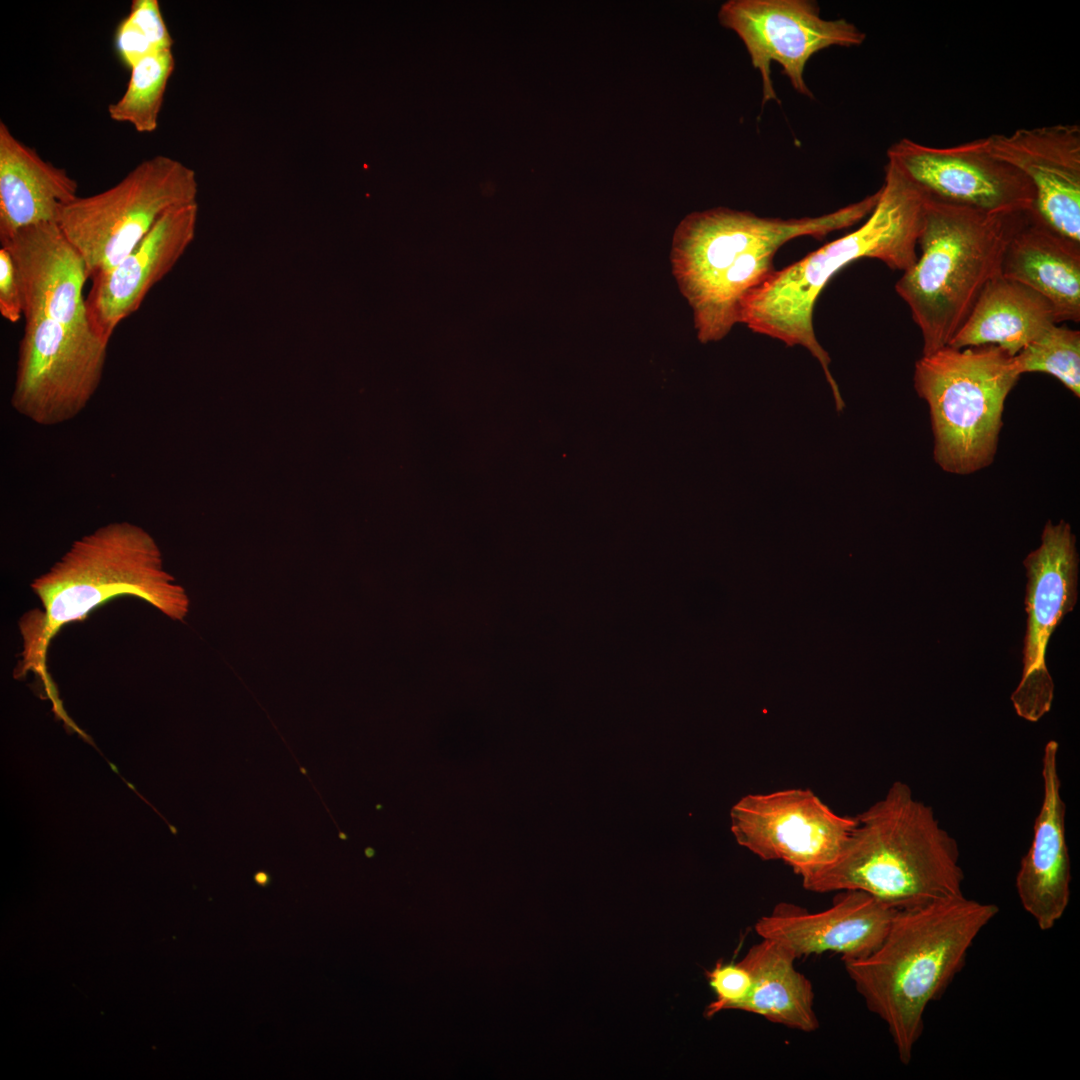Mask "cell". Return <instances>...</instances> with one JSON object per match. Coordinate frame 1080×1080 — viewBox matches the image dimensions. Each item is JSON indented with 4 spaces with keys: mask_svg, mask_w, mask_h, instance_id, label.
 I'll return each instance as SVG.
<instances>
[{
    "mask_svg": "<svg viewBox=\"0 0 1080 1080\" xmlns=\"http://www.w3.org/2000/svg\"><path fill=\"white\" fill-rule=\"evenodd\" d=\"M879 193L815 217H760L726 207L688 214L675 230L671 262L698 339L718 341L740 323L746 299L775 271L781 246L853 226L872 212Z\"/></svg>",
    "mask_w": 1080,
    "mask_h": 1080,
    "instance_id": "1",
    "label": "cell"
},
{
    "mask_svg": "<svg viewBox=\"0 0 1080 1080\" xmlns=\"http://www.w3.org/2000/svg\"><path fill=\"white\" fill-rule=\"evenodd\" d=\"M998 911L964 894L898 909L873 952L842 960L866 1007L885 1023L901 1063L911 1062L928 1005L964 967Z\"/></svg>",
    "mask_w": 1080,
    "mask_h": 1080,
    "instance_id": "2",
    "label": "cell"
},
{
    "mask_svg": "<svg viewBox=\"0 0 1080 1080\" xmlns=\"http://www.w3.org/2000/svg\"><path fill=\"white\" fill-rule=\"evenodd\" d=\"M879 192L874 209L858 229L775 270L749 295L741 312L740 323L752 331L788 346H803L819 361L837 411L845 405L829 370L830 357L813 327L814 306L821 291L838 271L861 258L878 259L892 270L905 272L918 256L923 195L889 162Z\"/></svg>",
    "mask_w": 1080,
    "mask_h": 1080,
    "instance_id": "3",
    "label": "cell"
},
{
    "mask_svg": "<svg viewBox=\"0 0 1080 1080\" xmlns=\"http://www.w3.org/2000/svg\"><path fill=\"white\" fill-rule=\"evenodd\" d=\"M856 819L839 858L806 890H858L895 909L964 894L956 840L908 784L893 782Z\"/></svg>",
    "mask_w": 1080,
    "mask_h": 1080,
    "instance_id": "4",
    "label": "cell"
},
{
    "mask_svg": "<svg viewBox=\"0 0 1080 1080\" xmlns=\"http://www.w3.org/2000/svg\"><path fill=\"white\" fill-rule=\"evenodd\" d=\"M31 588L43 610L36 611L33 621L26 619L32 628L22 629L21 665L42 673L47 648L59 630L115 597L136 596L173 620H183L189 609L185 590L164 569L156 540L128 521L106 524L76 540Z\"/></svg>",
    "mask_w": 1080,
    "mask_h": 1080,
    "instance_id": "5",
    "label": "cell"
},
{
    "mask_svg": "<svg viewBox=\"0 0 1080 1080\" xmlns=\"http://www.w3.org/2000/svg\"><path fill=\"white\" fill-rule=\"evenodd\" d=\"M924 199L920 254L895 290L921 331L922 355H928L948 346L985 285L1000 274L1005 246L1024 210L989 214Z\"/></svg>",
    "mask_w": 1080,
    "mask_h": 1080,
    "instance_id": "6",
    "label": "cell"
},
{
    "mask_svg": "<svg viewBox=\"0 0 1080 1080\" xmlns=\"http://www.w3.org/2000/svg\"><path fill=\"white\" fill-rule=\"evenodd\" d=\"M1014 356L997 346L922 355L914 388L928 405L933 458L945 472L969 475L995 458L1005 401L1020 378Z\"/></svg>",
    "mask_w": 1080,
    "mask_h": 1080,
    "instance_id": "7",
    "label": "cell"
},
{
    "mask_svg": "<svg viewBox=\"0 0 1080 1080\" xmlns=\"http://www.w3.org/2000/svg\"><path fill=\"white\" fill-rule=\"evenodd\" d=\"M196 173L182 162L155 155L114 186L80 197L62 211L58 225L82 256L88 278L119 263L168 210L196 202Z\"/></svg>",
    "mask_w": 1080,
    "mask_h": 1080,
    "instance_id": "8",
    "label": "cell"
},
{
    "mask_svg": "<svg viewBox=\"0 0 1080 1080\" xmlns=\"http://www.w3.org/2000/svg\"><path fill=\"white\" fill-rule=\"evenodd\" d=\"M108 344L46 316L25 318L11 406L41 426L75 418L101 383Z\"/></svg>",
    "mask_w": 1080,
    "mask_h": 1080,
    "instance_id": "9",
    "label": "cell"
},
{
    "mask_svg": "<svg viewBox=\"0 0 1080 1080\" xmlns=\"http://www.w3.org/2000/svg\"><path fill=\"white\" fill-rule=\"evenodd\" d=\"M730 817L740 846L762 860L785 863L802 884L836 862L857 824L856 817L837 814L802 788L747 794Z\"/></svg>",
    "mask_w": 1080,
    "mask_h": 1080,
    "instance_id": "10",
    "label": "cell"
},
{
    "mask_svg": "<svg viewBox=\"0 0 1080 1080\" xmlns=\"http://www.w3.org/2000/svg\"><path fill=\"white\" fill-rule=\"evenodd\" d=\"M720 24L742 40L752 66L762 80V104L778 101L771 63L782 67L796 92L812 97L804 71L817 52L832 47L861 45L866 34L846 19L820 16L810 0H729L718 12Z\"/></svg>",
    "mask_w": 1080,
    "mask_h": 1080,
    "instance_id": "11",
    "label": "cell"
},
{
    "mask_svg": "<svg viewBox=\"0 0 1080 1080\" xmlns=\"http://www.w3.org/2000/svg\"><path fill=\"white\" fill-rule=\"evenodd\" d=\"M1079 557L1076 536L1065 520L1043 528L1041 544L1023 561L1027 584L1023 671L1011 695L1016 714L1037 722L1051 709L1054 683L1046 666V649L1055 628L1077 603Z\"/></svg>",
    "mask_w": 1080,
    "mask_h": 1080,
    "instance_id": "12",
    "label": "cell"
},
{
    "mask_svg": "<svg viewBox=\"0 0 1080 1080\" xmlns=\"http://www.w3.org/2000/svg\"><path fill=\"white\" fill-rule=\"evenodd\" d=\"M887 158L925 198L989 214L1033 208L1031 182L994 156L985 138L950 147L904 138L888 149Z\"/></svg>",
    "mask_w": 1080,
    "mask_h": 1080,
    "instance_id": "13",
    "label": "cell"
},
{
    "mask_svg": "<svg viewBox=\"0 0 1080 1080\" xmlns=\"http://www.w3.org/2000/svg\"><path fill=\"white\" fill-rule=\"evenodd\" d=\"M989 151L1031 182L1033 210L1063 239L1080 246V127L1056 124L985 137Z\"/></svg>",
    "mask_w": 1080,
    "mask_h": 1080,
    "instance_id": "14",
    "label": "cell"
},
{
    "mask_svg": "<svg viewBox=\"0 0 1080 1080\" xmlns=\"http://www.w3.org/2000/svg\"><path fill=\"white\" fill-rule=\"evenodd\" d=\"M197 217V202L168 210L119 263L91 280L85 306L95 335L109 343L118 325L139 309L193 241Z\"/></svg>",
    "mask_w": 1080,
    "mask_h": 1080,
    "instance_id": "15",
    "label": "cell"
},
{
    "mask_svg": "<svg viewBox=\"0 0 1080 1080\" xmlns=\"http://www.w3.org/2000/svg\"><path fill=\"white\" fill-rule=\"evenodd\" d=\"M898 909L858 890L840 891L833 904L819 912L793 905L777 906L754 929L774 940L796 959L834 952L842 960L869 955L882 942Z\"/></svg>",
    "mask_w": 1080,
    "mask_h": 1080,
    "instance_id": "16",
    "label": "cell"
},
{
    "mask_svg": "<svg viewBox=\"0 0 1080 1080\" xmlns=\"http://www.w3.org/2000/svg\"><path fill=\"white\" fill-rule=\"evenodd\" d=\"M0 241L16 267L24 318L46 316L66 327L93 332L83 296L87 268L58 223L25 227Z\"/></svg>",
    "mask_w": 1080,
    "mask_h": 1080,
    "instance_id": "17",
    "label": "cell"
},
{
    "mask_svg": "<svg viewBox=\"0 0 1080 1080\" xmlns=\"http://www.w3.org/2000/svg\"><path fill=\"white\" fill-rule=\"evenodd\" d=\"M1058 743L1050 740L1042 757L1043 797L1031 845L1022 857L1015 886L1023 909L1048 931L1063 917L1071 895V863L1066 841V805L1058 772Z\"/></svg>",
    "mask_w": 1080,
    "mask_h": 1080,
    "instance_id": "18",
    "label": "cell"
},
{
    "mask_svg": "<svg viewBox=\"0 0 1080 1080\" xmlns=\"http://www.w3.org/2000/svg\"><path fill=\"white\" fill-rule=\"evenodd\" d=\"M1000 275L1043 296L1057 323L1080 320V246L1046 227L1033 208L1022 211L1005 246Z\"/></svg>",
    "mask_w": 1080,
    "mask_h": 1080,
    "instance_id": "19",
    "label": "cell"
},
{
    "mask_svg": "<svg viewBox=\"0 0 1080 1080\" xmlns=\"http://www.w3.org/2000/svg\"><path fill=\"white\" fill-rule=\"evenodd\" d=\"M68 172L44 160L0 122V240L19 229L58 223L78 197Z\"/></svg>",
    "mask_w": 1080,
    "mask_h": 1080,
    "instance_id": "20",
    "label": "cell"
},
{
    "mask_svg": "<svg viewBox=\"0 0 1080 1080\" xmlns=\"http://www.w3.org/2000/svg\"><path fill=\"white\" fill-rule=\"evenodd\" d=\"M1055 324V311L1043 296L998 274L985 285L948 346L992 345L1015 356Z\"/></svg>",
    "mask_w": 1080,
    "mask_h": 1080,
    "instance_id": "21",
    "label": "cell"
},
{
    "mask_svg": "<svg viewBox=\"0 0 1080 1080\" xmlns=\"http://www.w3.org/2000/svg\"><path fill=\"white\" fill-rule=\"evenodd\" d=\"M795 960L771 939L761 938L750 947L739 962L750 974L751 987L737 1010L802 1032L817 1030L813 987L795 968Z\"/></svg>",
    "mask_w": 1080,
    "mask_h": 1080,
    "instance_id": "22",
    "label": "cell"
},
{
    "mask_svg": "<svg viewBox=\"0 0 1080 1080\" xmlns=\"http://www.w3.org/2000/svg\"><path fill=\"white\" fill-rule=\"evenodd\" d=\"M175 67L172 50L158 52L138 61L122 96L108 106L110 119L127 123L139 133H153L169 78Z\"/></svg>",
    "mask_w": 1080,
    "mask_h": 1080,
    "instance_id": "23",
    "label": "cell"
},
{
    "mask_svg": "<svg viewBox=\"0 0 1080 1080\" xmlns=\"http://www.w3.org/2000/svg\"><path fill=\"white\" fill-rule=\"evenodd\" d=\"M1014 363L1020 375L1042 372L1056 377L1080 397V332L1057 324L1027 344Z\"/></svg>",
    "mask_w": 1080,
    "mask_h": 1080,
    "instance_id": "24",
    "label": "cell"
},
{
    "mask_svg": "<svg viewBox=\"0 0 1080 1080\" xmlns=\"http://www.w3.org/2000/svg\"><path fill=\"white\" fill-rule=\"evenodd\" d=\"M172 46L158 0H133L114 33V50L123 66L130 70L141 59Z\"/></svg>",
    "mask_w": 1080,
    "mask_h": 1080,
    "instance_id": "25",
    "label": "cell"
},
{
    "mask_svg": "<svg viewBox=\"0 0 1080 1080\" xmlns=\"http://www.w3.org/2000/svg\"><path fill=\"white\" fill-rule=\"evenodd\" d=\"M705 976L716 996L704 1010L706 1018L723 1010H737L751 987L750 974L739 961L725 963L719 960Z\"/></svg>",
    "mask_w": 1080,
    "mask_h": 1080,
    "instance_id": "26",
    "label": "cell"
},
{
    "mask_svg": "<svg viewBox=\"0 0 1080 1080\" xmlns=\"http://www.w3.org/2000/svg\"><path fill=\"white\" fill-rule=\"evenodd\" d=\"M0 314L11 323L24 316L22 290L14 261L4 247L0 248Z\"/></svg>",
    "mask_w": 1080,
    "mask_h": 1080,
    "instance_id": "27",
    "label": "cell"
},
{
    "mask_svg": "<svg viewBox=\"0 0 1080 1080\" xmlns=\"http://www.w3.org/2000/svg\"><path fill=\"white\" fill-rule=\"evenodd\" d=\"M255 879L259 884H264L267 882V875L265 873H258Z\"/></svg>",
    "mask_w": 1080,
    "mask_h": 1080,
    "instance_id": "28",
    "label": "cell"
}]
</instances>
